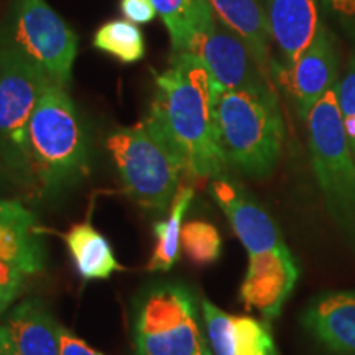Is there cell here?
<instances>
[{
  "instance_id": "1",
  "label": "cell",
  "mask_w": 355,
  "mask_h": 355,
  "mask_svg": "<svg viewBox=\"0 0 355 355\" xmlns=\"http://www.w3.org/2000/svg\"><path fill=\"white\" fill-rule=\"evenodd\" d=\"M157 91L150 119L183 163L184 173L196 180L225 175L216 117L219 84L202 61L189 53L173 55L171 66L155 79Z\"/></svg>"
},
{
  "instance_id": "2",
  "label": "cell",
  "mask_w": 355,
  "mask_h": 355,
  "mask_svg": "<svg viewBox=\"0 0 355 355\" xmlns=\"http://www.w3.org/2000/svg\"><path fill=\"white\" fill-rule=\"evenodd\" d=\"M26 155L32 196H58L89 171L86 127L68 87L46 83L28 122Z\"/></svg>"
},
{
  "instance_id": "3",
  "label": "cell",
  "mask_w": 355,
  "mask_h": 355,
  "mask_svg": "<svg viewBox=\"0 0 355 355\" xmlns=\"http://www.w3.org/2000/svg\"><path fill=\"white\" fill-rule=\"evenodd\" d=\"M216 117L227 166L250 178L272 175L285 141L277 92L219 89Z\"/></svg>"
},
{
  "instance_id": "4",
  "label": "cell",
  "mask_w": 355,
  "mask_h": 355,
  "mask_svg": "<svg viewBox=\"0 0 355 355\" xmlns=\"http://www.w3.org/2000/svg\"><path fill=\"white\" fill-rule=\"evenodd\" d=\"M202 324L193 288L175 279L153 282L132 304V354L214 355Z\"/></svg>"
},
{
  "instance_id": "5",
  "label": "cell",
  "mask_w": 355,
  "mask_h": 355,
  "mask_svg": "<svg viewBox=\"0 0 355 355\" xmlns=\"http://www.w3.org/2000/svg\"><path fill=\"white\" fill-rule=\"evenodd\" d=\"M319 189L332 220L355 252V157L337 102L336 86L304 117Z\"/></svg>"
},
{
  "instance_id": "6",
  "label": "cell",
  "mask_w": 355,
  "mask_h": 355,
  "mask_svg": "<svg viewBox=\"0 0 355 355\" xmlns=\"http://www.w3.org/2000/svg\"><path fill=\"white\" fill-rule=\"evenodd\" d=\"M107 148L128 198L152 212L171 207L184 168L150 119L110 133Z\"/></svg>"
},
{
  "instance_id": "7",
  "label": "cell",
  "mask_w": 355,
  "mask_h": 355,
  "mask_svg": "<svg viewBox=\"0 0 355 355\" xmlns=\"http://www.w3.org/2000/svg\"><path fill=\"white\" fill-rule=\"evenodd\" d=\"M37 64L7 44H0V162L13 186L32 196L26 130L46 83Z\"/></svg>"
},
{
  "instance_id": "8",
  "label": "cell",
  "mask_w": 355,
  "mask_h": 355,
  "mask_svg": "<svg viewBox=\"0 0 355 355\" xmlns=\"http://www.w3.org/2000/svg\"><path fill=\"white\" fill-rule=\"evenodd\" d=\"M0 43L28 58L51 81L69 86L78 35L44 0H13Z\"/></svg>"
},
{
  "instance_id": "9",
  "label": "cell",
  "mask_w": 355,
  "mask_h": 355,
  "mask_svg": "<svg viewBox=\"0 0 355 355\" xmlns=\"http://www.w3.org/2000/svg\"><path fill=\"white\" fill-rule=\"evenodd\" d=\"M184 53L199 58L225 91H275L273 81L263 73L247 44L216 17L198 30Z\"/></svg>"
},
{
  "instance_id": "10",
  "label": "cell",
  "mask_w": 355,
  "mask_h": 355,
  "mask_svg": "<svg viewBox=\"0 0 355 355\" xmlns=\"http://www.w3.org/2000/svg\"><path fill=\"white\" fill-rule=\"evenodd\" d=\"M300 278V266L288 245L248 255L241 300L265 319H277Z\"/></svg>"
},
{
  "instance_id": "11",
  "label": "cell",
  "mask_w": 355,
  "mask_h": 355,
  "mask_svg": "<svg viewBox=\"0 0 355 355\" xmlns=\"http://www.w3.org/2000/svg\"><path fill=\"white\" fill-rule=\"evenodd\" d=\"M273 79L286 89L295 102L300 117L322 99L327 91L336 86L337 56L332 38L327 30H319L316 40L290 66L273 64Z\"/></svg>"
},
{
  "instance_id": "12",
  "label": "cell",
  "mask_w": 355,
  "mask_h": 355,
  "mask_svg": "<svg viewBox=\"0 0 355 355\" xmlns=\"http://www.w3.org/2000/svg\"><path fill=\"white\" fill-rule=\"evenodd\" d=\"M211 194L248 255L286 245L268 212L237 181L225 175L217 176L211 180Z\"/></svg>"
},
{
  "instance_id": "13",
  "label": "cell",
  "mask_w": 355,
  "mask_h": 355,
  "mask_svg": "<svg viewBox=\"0 0 355 355\" xmlns=\"http://www.w3.org/2000/svg\"><path fill=\"white\" fill-rule=\"evenodd\" d=\"M204 331L214 355H278L272 329L250 316H234L201 300Z\"/></svg>"
},
{
  "instance_id": "14",
  "label": "cell",
  "mask_w": 355,
  "mask_h": 355,
  "mask_svg": "<svg viewBox=\"0 0 355 355\" xmlns=\"http://www.w3.org/2000/svg\"><path fill=\"white\" fill-rule=\"evenodd\" d=\"M303 327L334 355H355V290L318 295L301 314Z\"/></svg>"
},
{
  "instance_id": "15",
  "label": "cell",
  "mask_w": 355,
  "mask_h": 355,
  "mask_svg": "<svg viewBox=\"0 0 355 355\" xmlns=\"http://www.w3.org/2000/svg\"><path fill=\"white\" fill-rule=\"evenodd\" d=\"M266 20L285 66L295 63L322 28L318 0H266Z\"/></svg>"
},
{
  "instance_id": "16",
  "label": "cell",
  "mask_w": 355,
  "mask_h": 355,
  "mask_svg": "<svg viewBox=\"0 0 355 355\" xmlns=\"http://www.w3.org/2000/svg\"><path fill=\"white\" fill-rule=\"evenodd\" d=\"M3 326L19 355H61V324L42 300L28 298L13 306Z\"/></svg>"
},
{
  "instance_id": "17",
  "label": "cell",
  "mask_w": 355,
  "mask_h": 355,
  "mask_svg": "<svg viewBox=\"0 0 355 355\" xmlns=\"http://www.w3.org/2000/svg\"><path fill=\"white\" fill-rule=\"evenodd\" d=\"M216 20L237 35L255 56L263 73L273 81V60L270 56V28L266 10L259 0H209Z\"/></svg>"
},
{
  "instance_id": "18",
  "label": "cell",
  "mask_w": 355,
  "mask_h": 355,
  "mask_svg": "<svg viewBox=\"0 0 355 355\" xmlns=\"http://www.w3.org/2000/svg\"><path fill=\"white\" fill-rule=\"evenodd\" d=\"M63 239L74 268L84 282L107 279L122 270L112 245L89 222L73 225Z\"/></svg>"
},
{
  "instance_id": "19",
  "label": "cell",
  "mask_w": 355,
  "mask_h": 355,
  "mask_svg": "<svg viewBox=\"0 0 355 355\" xmlns=\"http://www.w3.org/2000/svg\"><path fill=\"white\" fill-rule=\"evenodd\" d=\"M170 33L173 55L184 53L199 28L214 20L209 0H153Z\"/></svg>"
},
{
  "instance_id": "20",
  "label": "cell",
  "mask_w": 355,
  "mask_h": 355,
  "mask_svg": "<svg viewBox=\"0 0 355 355\" xmlns=\"http://www.w3.org/2000/svg\"><path fill=\"white\" fill-rule=\"evenodd\" d=\"M194 198L193 188H180L175 201L170 207V216L165 220H159L153 225L157 235V245L150 257L146 268L153 273H166L175 266L181 247V229L183 219L191 201Z\"/></svg>"
},
{
  "instance_id": "21",
  "label": "cell",
  "mask_w": 355,
  "mask_h": 355,
  "mask_svg": "<svg viewBox=\"0 0 355 355\" xmlns=\"http://www.w3.org/2000/svg\"><path fill=\"white\" fill-rule=\"evenodd\" d=\"M92 44L125 64L137 63L145 56L144 33L137 24L127 19L110 20L101 25L92 38Z\"/></svg>"
},
{
  "instance_id": "22",
  "label": "cell",
  "mask_w": 355,
  "mask_h": 355,
  "mask_svg": "<svg viewBox=\"0 0 355 355\" xmlns=\"http://www.w3.org/2000/svg\"><path fill=\"white\" fill-rule=\"evenodd\" d=\"M181 247L191 261L198 265H209L219 260L222 241L219 230L209 222L191 220L181 229Z\"/></svg>"
},
{
  "instance_id": "23",
  "label": "cell",
  "mask_w": 355,
  "mask_h": 355,
  "mask_svg": "<svg viewBox=\"0 0 355 355\" xmlns=\"http://www.w3.org/2000/svg\"><path fill=\"white\" fill-rule=\"evenodd\" d=\"M336 92L345 135H347L349 145L355 157V58L350 60L343 81L336 84Z\"/></svg>"
},
{
  "instance_id": "24",
  "label": "cell",
  "mask_w": 355,
  "mask_h": 355,
  "mask_svg": "<svg viewBox=\"0 0 355 355\" xmlns=\"http://www.w3.org/2000/svg\"><path fill=\"white\" fill-rule=\"evenodd\" d=\"M38 219L28 207L17 199L0 198V230L37 229Z\"/></svg>"
},
{
  "instance_id": "25",
  "label": "cell",
  "mask_w": 355,
  "mask_h": 355,
  "mask_svg": "<svg viewBox=\"0 0 355 355\" xmlns=\"http://www.w3.org/2000/svg\"><path fill=\"white\" fill-rule=\"evenodd\" d=\"M25 275L19 268L0 260V314L10 309L13 301L20 296Z\"/></svg>"
},
{
  "instance_id": "26",
  "label": "cell",
  "mask_w": 355,
  "mask_h": 355,
  "mask_svg": "<svg viewBox=\"0 0 355 355\" xmlns=\"http://www.w3.org/2000/svg\"><path fill=\"white\" fill-rule=\"evenodd\" d=\"M121 12L132 24H150L158 15L153 0H121Z\"/></svg>"
},
{
  "instance_id": "27",
  "label": "cell",
  "mask_w": 355,
  "mask_h": 355,
  "mask_svg": "<svg viewBox=\"0 0 355 355\" xmlns=\"http://www.w3.org/2000/svg\"><path fill=\"white\" fill-rule=\"evenodd\" d=\"M60 343H61V355H104L99 350L92 349L86 340L78 337L74 332L61 326L60 329Z\"/></svg>"
},
{
  "instance_id": "28",
  "label": "cell",
  "mask_w": 355,
  "mask_h": 355,
  "mask_svg": "<svg viewBox=\"0 0 355 355\" xmlns=\"http://www.w3.org/2000/svg\"><path fill=\"white\" fill-rule=\"evenodd\" d=\"M321 2L345 24L355 25V0H321Z\"/></svg>"
},
{
  "instance_id": "29",
  "label": "cell",
  "mask_w": 355,
  "mask_h": 355,
  "mask_svg": "<svg viewBox=\"0 0 355 355\" xmlns=\"http://www.w3.org/2000/svg\"><path fill=\"white\" fill-rule=\"evenodd\" d=\"M0 355H19L3 324H0Z\"/></svg>"
},
{
  "instance_id": "30",
  "label": "cell",
  "mask_w": 355,
  "mask_h": 355,
  "mask_svg": "<svg viewBox=\"0 0 355 355\" xmlns=\"http://www.w3.org/2000/svg\"><path fill=\"white\" fill-rule=\"evenodd\" d=\"M10 186H13L10 176H8L6 166L2 165V162H0V196H2L3 193H7Z\"/></svg>"
}]
</instances>
